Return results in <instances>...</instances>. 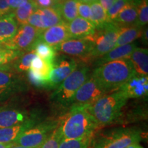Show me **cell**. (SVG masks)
Listing matches in <instances>:
<instances>
[{
    "label": "cell",
    "mask_w": 148,
    "mask_h": 148,
    "mask_svg": "<svg viewBox=\"0 0 148 148\" xmlns=\"http://www.w3.org/2000/svg\"><path fill=\"white\" fill-rule=\"evenodd\" d=\"M25 80L12 67L0 69V101L26 88Z\"/></svg>",
    "instance_id": "8fae6325"
},
{
    "label": "cell",
    "mask_w": 148,
    "mask_h": 148,
    "mask_svg": "<svg viewBox=\"0 0 148 148\" xmlns=\"http://www.w3.org/2000/svg\"><path fill=\"white\" fill-rule=\"evenodd\" d=\"M38 11L41 18L44 30L63 21L58 10L54 7L51 6L44 8H38Z\"/></svg>",
    "instance_id": "cb8c5ba5"
},
{
    "label": "cell",
    "mask_w": 148,
    "mask_h": 148,
    "mask_svg": "<svg viewBox=\"0 0 148 148\" xmlns=\"http://www.w3.org/2000/svg\"><path fill=\"white\" fill-rule=\"evenodd\" d=\"M136 74L129 58L116 60L98 66L92 75L108 92L119 88Z\"/></svg>",
    "instance_id": "7a4b0ae2"
},
{
    "label": "cell",
    "mask_w": 148,
    "mask_h": 148,
    "mask_svg": "<svg viewBox=\"0 0 148 148\" xmlns=\"http://www.w3.org/2000/svg\"><path fill=\"white\" fill-rule=\"evenodd\" d=\"M120 29L121 27L116 24L108 23L101 28L96 29L91 36L86 38L89 39L92 44L91 51L86 59L99 58L113 49Z\"/></svg>",
    "instance_id": "8992f818"
},
{
    "label": "cell",
    "mask_w": 148,
    "mask_h": 148,
    "mask_svg": "<svg viewBox=\"0 0 148 148\" xmlns=\"http://www.w3.org/2000/svg\"><path fill=\"white\" fill-rule=\"evenodd\" d=\"M147 28H146V29L143 30V32L141 34V36H140L142 38V42H143V43L146 44V45H147Z\"/></svg>",
    "instance_id": "f35d334b"
},
{
    "label": "cell",
    "mask_w": 148,
    "mask_h": 148,
    "mask_svg": "<svg viewBox=\"0 0 148 148\" xmlns=\"http://www.w3.org/2000/svg\"><path fill=\"white\" fill-rule=\"evenodd\" d=\"M108 93L109 92L92 75L77 90L71 106H89Z\"/></svg>",
    "instance_id": "ba28073f"
},
{
    "label": "cell",
    "mask_w": 148,
    "mask_h": 148,
    "mask_svg": "<svg viewBox=\"0 0 148 148\" xmlns=\"http://www.w3.org/2000/svg\"><path fill=\"white\" fill-rule=\"evenodd\" d=\"M10 148H29V147H23V146H21V145H15V144L12 143L11 145Z\"/></svg>",
    "instance_id": "7bdbcfd3"
},
{
    "label": "cell",
    "mask_w": 148,
    "mask_h": 148,
    "mask_svg": "<svg viewBox=\"0 0 148 148\" xmlns=\"http://www.w3.org/2000/svg\"><path fill=\"white\" fill-rule=\"evenodd\" d=\"M33 118L38 117L36 114L24 109L12 106L0 107V128L14 126Z\"/></svg>",
    "instance_id": "4fadbf2b"
},
{
    "label": "cell",
    "mask_w": 148,
    "mask_h": 148,
    "mask_svg": "<svg viewBox=\"0 0 148 148\" xmlns=\"http://www.w3.org/2000/svg\"><path fill=\"white\" fill-rule=\"evenodd\" d=\"M128 98L121 90L103 95L87 109L97 123L98 127L105 126L118 119Z\"/></svg>",
    "instance_id": "3957f363"
},
{
    "label": "cell",
    "mask_w": 148,
    "mask_h": 148,
    "mask_svg": "<svg viewBox=\"0 0 148 148\" xmlns=\"http://www.w3.org/2000/svg\"><path fill=\"white\" fill-rule=\"evenodd\" d=\"M41 31L38 30L29 24L20 25L16 34L3 43L5 49L24 52L32 49L35 42L38 40Z\"/></svg>",
    "instance_id": "9c48e42d"
},
{
    "label": "cell",
    "mask_w": 148,
    "mask_h": 148,
    "mask_svg": "<svg viewBox=\"0 0 148 148\" xmlns=\"http://www.w3.org/2000/svg\"><path fill=\"white\" fill-rule=\"evenodd\" d=\"M89 76V68L88 66L77 67L55 88L50 96L51 99L62 107H70L77 90Z\"/></svg>",
    "instance_id": "277c9868"
},
{
    "label": "cell",
    "mask_w": 148,
    "mask_h": 148,
    "mask_svg": "<svg viewBox=\"0 0 148 148\" xmlns=\"http://www.w3.org/2000/svg\"><path fill=\"white\" fill-rule=\"evenodd\" d=\"M141 132L136 127L116 128L104 132L93 141V148H125L139 143Z\"/></svg>",
    "instance_id": "5b68a950"
},
{
    "label": "cell",
    "mask_w": 148,
    "mask_h": 148,
    "mask_svg": "<svg viewBox=\"0 0 148 148\" xmlns=\"http://www.w3.org/2000/svg\"><path fill=\"white\" fill-rule=\"evenodd\" d=\"M91 138L78 139H60L59 148H89Z\"/></svg>",
    "instance_id": "f546056e"
},
{
    "label": "cell",
    "mask_w": 148,
    "mask_h": 148,
    "mask_svg": "<svg viewBox=\"0 0 148 148\" xmlns=\"http://www.w3.org/2000/svg\"><path fill=\"white\" fill-rule=\"evenodd\" d=\"M31 50H34L36 56L42 60L49 62H53V59L56 56V51L54 48L41 41L38 38L32 46Z\"/></svg>",
    "instance_id": "83f0119b"
},
{
    "label": "cell",
    "mask_w": 148,
    "mask_h": 148,
    "mask_svg": "<svg viewBox=\"0 0 148 148\" xmlns=\"http://www.w3.org/2000/svg\"><path fill=\"white\" fill-rule=\"evenodd\" d=\"M58 120L40 121L22 133L13 144L29 148H39L50 134L56 129Z\"/></svg>",
    "instance_id": "52a82bcc"
},
{
    "label": "cell",
    "mask_w": 148,
    "mask_h": 148,
    "mask_svg": "<svg viewBox=\"0 0 148 148\" xmlns=\"http://www.w3.org/2000/svg\"><path fill=\"white\" fill-rule=\"evenodd\" d=\"M12 143H0V148H10Z\"/></svg>",
    "instance_id": "b9f144b4"
},
{
    "label": "cell",
    "mask_w": 148,
    "mask_h": 148,
    "mask_svg": "<svg viewBox=\"0 0 148 148\" xmlns=\"http://www.w3.org/2000/svg\"><path fill=\"white\" fill-rule=\"evenodd\" d=\"M97 1L101 5V7L107 11L110 8L111 5L113 4L115 0H97Z\"/></svg>",
    "instance_id": "74e56055"
},
{
    "label": "cell",
    "mask_w": 148,
    "mask_h": 148,
    "mask_svg": "<svg viewBox=\"0 0 148 148\" xmlns=\"http://www.w3.org/2000/svg\"><path fill=\"white\" fill-rule=\"evenodd\" d=\"M38 39L53 47L70 39L67 23L62 21L42 31Z\"/></svg>",
    "instance_id": "9a60e30c"
},
{
    "label": "cell",
    "mask_w": 148,
    "mask_h": 148,
    "mask_svg": "<svg viewBox=\"0 0 148 148\" xmlns=\"http://www.w3.org/2000/svg\"><path fill=\"white\" fill-rule=\"evenodd\" d=\"M137 10L136 25L144 27L148 23V0H140L137 5Z\"/></svg>",
    "instance_id": "4dcf8cb0"
},
{
    "label": "cell",
    "mask_w": 148,
    "mask_h": 148,
    "mask_svg": "<svg viewBox=\"0 0 148 148\" xmlns=\"http://www.w3.org/2000/svg\"><path fill=\"white\" fill-rule=\"evenodd\" d=\"M140 0H133L118 14L112 23L119 27H128L136 25L137 20V5Z\"/></svg>",
    "instance_id": "ac0fdd59"
},
{
    "label": "cell",
    "mask_w": 148,
    "mask_h": 148,
    "mask_svg": "<svg viewBox=\"0 0 148 148\" xmlns=\"http://www.w3.org/2000/svg\"><path fill=\"white\" fill-rule=\"evenodd\" d=\"M136 47H137V45L136 43L127 44V45L114 47L106 54L97 58V61L95 62V64H97V66H100L101 64L107 63L110 61L128 58L132 51Z\"/></svg>",
    "instance_id": "d6986e66"
},
{
    "label": "cell",
    "mask_w": 148,
    "mask_h": 148,
    "mask_svg": "<svg viewBox=\"0 0 148 148\" xmlns=\"http://www.w3.org/2000/svg\"><path fill=\"white\" fill-rule=\"evenodd\" d=\"M10 13L12 12L9 5V0H0V17Z\"/></svg>",
    "instance_id": "e575fe53"
},
{
    "label": "cell",
    "mask_w": 148,
    "mask_h": 148,
    "mask_svg": "<svg viewBox=\"0 0 148 148\" xmlns=\"http://www.w3.org/2000/svg\"><path fill=\"white\" fill-rule=\"evenodd\" d=\"M39 122L38 118H33L14 126L0 128V143H13L22 133Z\"/></svg>",
    "instance_id": "e0dca14e"
},
{
    "label": "cell",
    "mask_w": 148,
    "mask_h": 148,
    "mask_svg": "<svg viewBox=\"0 0 148 148\" xmlns=\"http://www.w3.org/2000/svg\"><path fill=\"white\" fill-rule=\"evenodd\" d=\"M92 47V42L88 38L69 39L54 47L56 51L66 56L87 58Z\"/></svg>",
    "instance_id": "7c38bea8"
},
{
    "label": "cell",
    "mask_w": 148,
    "mask_h": 148,
    "mask_svg": "<svg viewBox=\"0 0 148 148\" xmlns=\"http://www.w3.org/2000/svg\"><path fill=\"white\" fill-rule=\"evenodd\" d=\"M77 1H79V2L88 3V4H91V3L95 2V1H97V0H77Z\"/></svg>",
    "instance_id": "60d3db41"
},
{
    "label": "cell",
    "mask_w": 148,
    "mask_h": 148,
    "mask_svg": "<svg viewBox=\"0 0 148 148\" xmlns=\"http://www.w3.org/2000/svg\"><path fill=\"white\" fill-rule=\"evenodd\" d=\"M18 28V25L12 12L0 17V42L3 44L10 40L16 34Z\"/></svg>",
    "instance_id": "44dd1931"
},
{
    "label": "cell",
    "mask_w": 148,
    "mask_h": 148,
    "mask_svg": "<svg viewBox=\"0 0 148 148\" xmlns=\"http://www.w3.org/2000/svg\"><path fill=\"white\" fill-rule=\"evenodd\" d=\"M29 0H9V5L11 12H13L19 7L25 5Z\"/></svg>",
    "instance_id": "d590c367"
},
{
    "label": "cell",
    "mask_w": 148,
    "mask_h": 148,
    "mask_svg": "<svg viewBox=\"0 0 148 148\" xmlns=\"http://www.w3.org/2000/svg\"><path fill=\"white\" fill-rule=\"evenodd\" d=\"M38 8H48L55 4L56 0H34Z\"/></svg>",
    "instance_id": "8d00e7d4"
},
{
    "label": "cell",
    "mask_w": 148,
    "mask_h": 148,
    "mask_svg": "<svg viewBox=\"0 0 148 148\" xmlns=\"http://www.w3.org/2000/svg\"><path fill=\"white\" fill-rule=\"evenodd\" d=\"M129 60L133 66L135 73L139 75L147 76L148 74V49L147 48L136 47Z\"/></svg>",
    "instance_id": "ffe728a7"
},
{
    "label": "cell",
    "mask_w": 148,
    "mask_h": 148,
    "mask_svg": "<svg viewBox=\"0 0 148 148\" xmlns=\"http://www.w3.org/2000/svg\"><path fill=\"white\" fill-rule=\"evenodd\" d=\"M23 52L5 49L0 51V69H9L10 64L16 60Z\"/></svg>",
    "instance_id": "f1b7e54d"
},
{
    "label": "cell",
    "mask_w": 148,
    "mask_h": 148,
    "mask_svg": "<svg viewBox=\"0 0 148 148\" xmlns=\"http://www.w3.org/2000/svg\"><path fill=\"white\" fill-rule=\"evenodd\" d=\"M125 148H144L143 146L140 145L139 143H133L132 145L127 146Z\"/></svg>",
    "instance_id": "ab89813d"
},
{
    "label": "cell",
    "mask_w": 148,
    "mask_h": 148,
    "mask_svg": "<svg viewBox=\"0 0 148 148\" xmlns=\"http://www.w3.org/2000/svg\"><path fill=\"white\" fill-rule=\"evenodd\" d=\"M143 32V27L136 25L128 27H121L114 47L131 44L141 36Z\"/></svg>",
    "instance_id": "7402d4cb"
},
{
    "label": "cell",
    "mask_w": 148,
    "mask_h": 148,
    "mask_svg": "<svg viewBox=\"0 0 148 148\" xmlns=\"http://www.w3.org/2000/svg\"><path fill=\"white\" fill-rule=\"evenodd\" d=\"M4 49H5V48L4 47V45H3V44L1 43V42H0V51L4 50Z\"/></svg>",
    "instance_id": "ee69618b"
},
{
    "label": "cell",
    "mask_w": 148,
    "mask_h": 148,
    "mask_svg": "<svg viewBox=\"0 0 148 148\" xmlns=\"http://www.w3.org/2000/svg\"><path fill=\"white\" fill-rule=\"evenodd\" d=\"M34 0H29L25 5L19 7L12 12L14 18L18 25L27 24V20L31 14L38 8Z\"/></svg>",
    "instance_id": "d4e9b609"
},
{
    "label": "cell",
    "mask_w": 148,
    "mask_h": 148,
    "mask_svg": "<svg viewBox=\"0 0 148 148\" xmlns=\"http://www.w3.org/2000/svg\"><path fill=\"white\" fill-rule=\"evenodd\" d=\"M119 90L130 98H144L148 94V77L135 74L123 84Z\"/></svg>",
    "instance_id": "5bb4252c"
},
{
    "label": "cell",
    "mask_w": 148,
    "mask_h": 148,
    "mask_svg": "<svg viewBox=\"0 0 148 148\" xmlns=\"http://www.w3.org/2000/svg\"><path fill=\"white\" fill-rule=\"evenodd\" d=\"M70 39L86 38L95 32V27L91 22L77 16L67 23Z\"/></svg>",
    "instance_id": "2e32d148"
},
{
    "label": "cell",
    "mask_w": 148,
    "mask_h": 148,
    "mask_svg": "<svg viewBox=\"0 0 148 148\" xmlns=\"http://www.w3.org/2000/svg\"><path fill=\"white\" fill-rule=\"evenodd\" d=\"M90 12L91 10L90 4L77 1V15H79V17L90 21Z\"/></svg>",
    "instance_id": "836d02e7"
},
{
    "label": "cell",
    "mask_w": 148,
    "mask_h": 148,
    "mask_svg": "<svg viewBox=\"0 0 148 148\" xmlns=\"http://www.w3.org/2000/svg\"><path fill=\"white\" fill-rule=\"evenodd\" d=\"M60 140V136H59L57 129H56L39 148H59Z\"/></svg>",
    "instance_id": "d6a6232c"
},
{
    "label": "cell",
    "mask_w": 148,
    "mask_h": 148,
    "mask_svg": "<svg viewBox=\"0 0 148 148\" xmlns=\"http://www.w3.org/2000/svg\"><path fill=\"white\" fill-rule=\"evenodd\" d=\"M52 62L42 60L40 57L36 56L32 60L29 69L32 70L37 75L45 81L48 84V81L52 70Z\"/></svg>",
    "instance_id": "603a6c76"
},
{
    "label": "cell",
    "mask_w": 148,
    "mask_h": 148,
    "mask_svg": "<svg viewBox=\"0 0 148 148\" xmlns=\"http://www.w3.org/2000/svg\"><path fill=\"white\" fill-rule=\"evenodd\" d=\"M133 0H115L113 4L106 11L107 16L109 23H112L118 14L125 8L126 5L132 2Z\"/></svg>",
    "instance_id": "1f68e13d"
},
{
    "label": "cell",
    "mask_w": 148,
    "mask_h": 148,
    "mask_svg": "<svg viewBox=\"0 0 148 148\" xmlns=\"http://www.w3.org/2000/svg\"><path fill=\"white\" fill-rule=\"evenodd\" d=\"M98 125L88 112L87 106H71L58 120L57 131L60 139L91 138Z\"/></svg>",
    "instance_id": "6da1fadb"
},
{
    "label": "cell",
    "mask_w": 148,
    "mask_h": 148,
    "mask_svg": "<svg viewBox=\"0 0 148 148\" xmlns=\"http://www.w3.org/2000/svg\"><path fill=\"white\" fill-rule=\"evenodd\" d=\"M78 67L76 60L66 55L56 56L52 62L51 70L47 88L55 89L61 84L62 81Z\"/></svg>",
    "instance_id": "30bf717a"
},
{
    "label": "cell",
    "mask_w": 148,
    "mask_h": 148,
    "mask_svg": "<svg viewBox=\"0 0 148 148\" xmlns=\"http://www.w3.org/2000/svg\"><path fill=\"white\" fill-rule=\"evenodd\" d=\"M36 54L34 50H29L25 53H23L18 58L12 62V68L16 73H24L27 72L31 66L32 61Z\"/></svg>",
    "instance_id": "4316f807"
},
{
    "label": "cell",
    "mask_w": 148,
    "mask_h": 148,
    "mask_svg": "<svg viewBox=\"0 0 148 148\" xmlns=\"http://www.w3.org/2000/svg\"><path fill=\"white\" fill-rule=\"evenodd\" d=\"M90 5L91 10L90 21L95 25L96 29L101 28L109 23L106 11L101 7L98 1L92 3Z\"/></svg>",
    "instance_id": "484cf974"
}]
</instances>
